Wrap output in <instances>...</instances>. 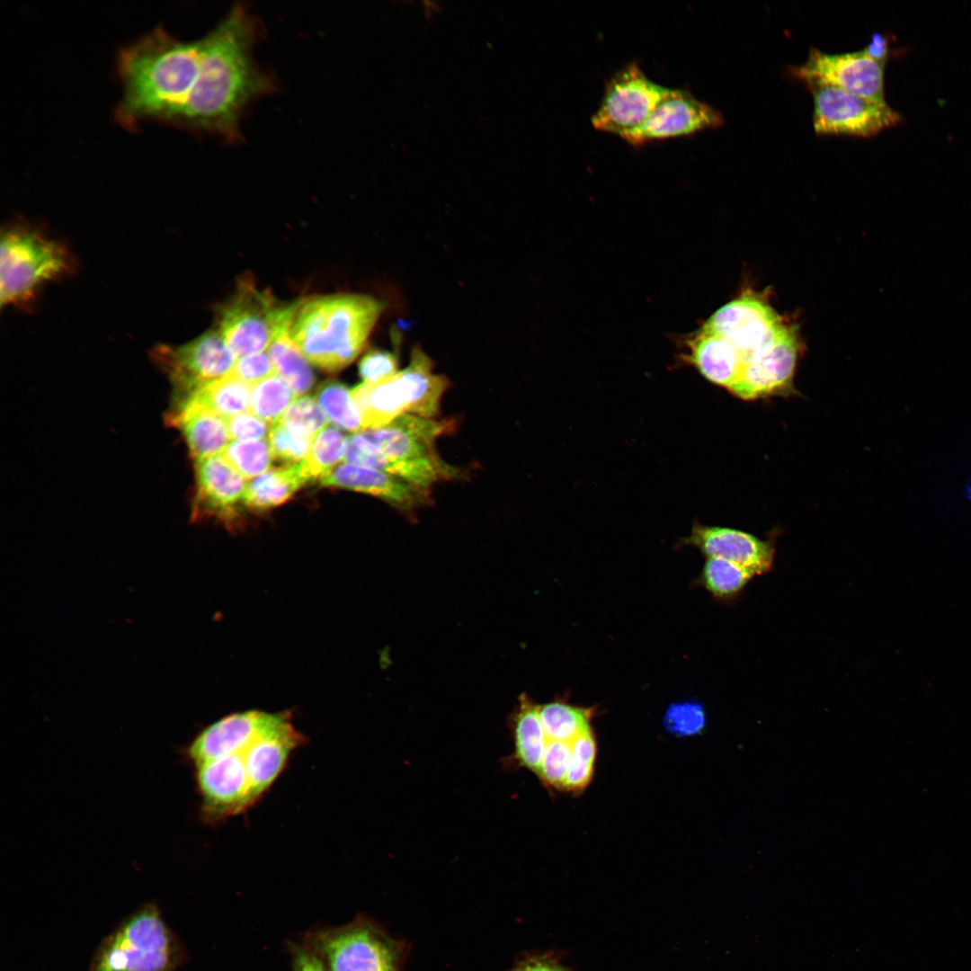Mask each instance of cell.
Wrapping results in <instances>:
<instances>
[{
  "label": "cell",
  "mask_w": 971,
  "mask_h": 971,
  "mask_svg": "<svg viewBox=\"0 0 971 971\" xmlns=\"http://www.w3.org/2000/svg\"><path fill=\"white\" fill-rule=\"evenodd\" d=\"M258 19L236 4L202 40L200 77L179 128L215 134L234 143L240 121L255 100L275 91L272 77L257 63Z\"/></svg>",
  "instance_id": "obj_1"
},
{
  "label": "cell",
  "mask_w": 971,
  "mask_h": 971,
  "mask_svg": "<svg viewBox=\"0 0 971 971\" xmlns=\"http://www.w3.org/2000/svg\"><path fill=\"white\" fill-rule=\"evenodd\" d=\"M201 59V38L183 41L160 26L129 44L118 64L127 119L179 127L198 85Z\"/></svg>",
  "instance_id": "obj_2"
},
{
  "label": "cell",
  "mask_w": 971,
  "mask_h": 971,
  "mask_svg": "<svg viewBox=\"0 0 971 971\" xmlns=\"http://www.w3.org/2000/svg\"><path fill=\"white\" fill-rule=\"evenodd\" d=\"M453 420L405 414L385 426L347 437L346 463L375 468L431 489L435 483L462 478L461 469L442 459L436 440L452 432Z\"/></svg>",
  "instance_id": "obj_3"
},
{
  "label": "cell",
  "mask_w": 971,
  "mask_h": 971,
  "mask_svg": "<svg viewBox=\"0 0 971 971\" xmlns=\"http://www.w3.org/2000/svg\"><path fill=\"white\" fill-rule=\"evenodd\" d=\"M383 309V302L369 295L307 298L298 301L290 334L311 364L339 371L363 351Z\"/></svg>",
  "instance_id": "obj_4"
},
{
  "label": "cell",
  "mask_w": 971,
  "mask_h": 971,
  "mask_svg": "<svg viewBox=\"0 0 971 971\" xmlns=\"http://www.w3.org/2000/svg\"><path fill=\"white\" fill-rule=\"evenodd\" d=\"M186 950L163 918L148 903L128 915L96 949L88 971H175Z\"/></svg>",
  "instance_id": "obj_5"
},
{
  "label": "cell",
  "mask_w": 971,
  "mask_h": 971,
  "mask_svg": "<svg viewBox=\"0 0 971 971\" xmlns=\"http://www.w3.org/2000/svg\"><path fill=\"white\" fill-rule=\"evenodd\" d=\"M432 368V360L414 346L404 370L379 382H363L352 388L364 430L380 428L405 414L435 419L449 380L433 373Z\"/></svg>",
  "instance_id": "obj_6"
},
{
  "label": "cell",
  "mask_w": 971,
  "mask_h": 971,
  "mask_svg": "<svg viewBox=\"0 0 971 971\" xmlns=\"http://www.w3.org/2000/svg\"><path fill=\"white\" fill-rule=\"evenodd\" d=\"M64 246L41 233L14 227L3 230L0 247V302H28L37 290L70 269Z\"/></svg>",
  "instance_id": "obj_7"
},
{
  "label": "cell",
  "mask_w": 971,
  "mask_h": 971,
  "mask_svg": "<svg viewBox=\"0 0 971 971\" xmlns=\"http://www.w3.org/2000/svg\"><path fill=\"white\" fill-rule=\"evenodd\" d=\"M301 940L330 971H399L405 948L365 916L336 927L307 931Z\"/></svg>",
  "instance_id": "obj_8"
},
{
  "label": "cell",
  "mask_w": 971,
  "mask_h": 971,
  "mask_svg": "<svg viewBox=\"0 0 971 971\" xmlns=\"http://www.w3.org/2000/svg\"><path fill=\"white\" fill-rule=\"evenodd\" d=\"M298 304H282L268 290L244 279L220 309L217 329L236 359L263 352L290 327Z\"/></svg>",
  "instance_id": "obj_9"
},
{
  "label": "cell",
  "mask_w": 971,
  "mask_h": 971,
  "mask_svg": "<svg viewBox=\"0 0 971 971\" xmlns=\"http://www.w3.org/2000/svg\"><path fill=\"white\" fill-rule=\"evenodd\" d=\"M805 84L813 97V125L818 135L869 138L902 120L887 103H877L816 81Z\"/></svg>",
  "instance_id": "obj_10"
},
{
  "label": "cell",
  "mask_w": 971,
  "mask_h": 971,
  "mask_svg": "<svg viewBox=\"0 0 971 971\" xmlns=\"http://www.w3.org/2000/svg\"><path fill=\"white\" fill-rule=\"evenodd\" d=\"M670 90L650 79L636 62H630L606 82L591 118L592 125L596 130L620 137L641 125Z\"/></svg>",
  "instance_id": "obj_11"
},
{
  "label": "cell",
  "mask_w": 971,
  "mask_h": 971,
  "mask_svg": "<svg viewBox=\"0 0 971 971\" xmlns=\"http://www.w3.org/2000/svg\"><path fill=\"white\" fill-rule=\"evenodd\" d=\"M152 355L173 383L175 402L229 374L237 360L218 329L180 346L157 345Z\"/></svg>",
  "instance_id": "obj_12"
},
{
  "label": "cell",
  "mask_w": 971,
  "mask_h": 971,
  "mask_svg": "<svg viewBox=\"0 0 971 971\" xmlns=\"http://www.w3.org/2000/svg\"><path fill=\"white\" fill-rule=\"evenodd\" d=\"M787 325L762 295L746 291L719 307L701 328L729 342L744 364L768 348Z\"/></svg>",
  "instance_id": "obj_13"
},
{
  "label": "cell",
  "mask_w": 971,
  "mask_h": 971,
  "mask_svg": "<svg viewBox=\"0 0 971 971\" xmlns=\"http://www.w3.org/2000/svg\"><path fill=\"white\" fill-rule=\"evenodd\" d=\"M790 70L804 82L816 81L831 85L877 103H886L884 92L885 65L868 57L862 49L829 54L811 48L806 61Z\"/></svg>",
  "instance_id": "obj_14"
},
{
  "label": "cell",
  "mask_w": 971,
  "mask_h": 971,
  "mask_svg": "<svg viewBox=\"0 0 971 971\" xmlns=\"http://www.w3.org/2000/svg\"><path fill=\"white\" fill-rule=\"evenodd\" d=\"M725 122L722 113L693 94L680 88H671L646 120L619 138L631 146L674 138L688 137L715 129Z\"/></svg>",
  "instance_id": "obj_15"
},
{
  "label": "cell",
  "mask_w": 971,
  "mask_h": 971,
  "mask_svg": "<svg viewBox=\"0 0 971 971\" xmlns=\"http://www.w3.org/2000/svg\"><path fill=\"white\" fill-rule=\"evenodd\" d=\"M799 350L797 331L788 325L768 348L744 364L730 392L744 400L792 395Z\"/></svg>",
  "instance_id": "obj_16"
},
{
  "label": "cell",
  "mask_w": 971,
  "mask_h": 971,
  "mask_svg": "<svg viewBox=\"0 0 971 971\" xmlns=\"http://www.w3.org/2000/svg\"><path fill=\"white\" fill-rule=\"evenodd\" d=\"M195 768L201 812L206 819L219 820L236 815L256 801L241 753L216 757Z\"/></svg>",
  "instance_id": "obj_17"
},
{
  "label": "cell",
  "mask_w": 971,
  "mask_h": 971,
  "mask_svg": "<svg viewBox=\"0 0 971 971\" xmlns=\"http://www.w3.org/2000/svg\"><path fill=\"white\" fill-rule=\"evenodd\" d=\"M194 518H215L229 529L240 521L237 504L247 485L220 454L195 461Z\"/></svg>",
  "instance_id": "obj_18"
},
{
  "label": "cell",
  "mask_w": 971,
  "mask_h": 971,
  "mask_svg": "<svg viewBox=\"0 0 971 971\" xmlns=\"http://www.w3.org/2000/svg\"><path fill=\"white\" fill-rule=\"evenodd\" d=\"M304 741L288 713H270L258 735L241 752L255 800L272 786L291 752Z\"/></svg>",
  "instance_id": "obj_19"
},
{
  "label": "cell",
  "mask_w": 971,
  "mask_h": 971,
  "mask_svg": "<svg viewBox=\"0 0 971 971\" xmlns=\"http://www.w3.org/2000/svg\"><path fill=\"white\" fill-rule=\"evenodd\" d=\"M319 481L322 486L344 488L379 497L409 515L431 503V489L375 468L346 462L325 473Z\"/></svg>",
  "instance_id": "obj_20"
},
{
  "label": "cell",
  "mask_w": 971,
  "mask_h": 971,
  "mask_svg": "<svg viewBox=\"0 0 971 971\" xmlns=\"http://www.w3.org/2000/svg\"><path fill=\"white\" fill-rule=\"evenodd\" d=\"M684 542L699 548L707 557L733 562L753 576L765 575L773 567L774 540H763L740 530L697 523Z\"/></svg>",
  "instance_id": "obj_21"
},
{
  "label": "cell",
  "mask_w": 971,
  "mask_h": 971,
  "mask_svg": "<svg viewBox=\"0 0 971 971\" xmlns=\"http://www.w3.org/2000/svg\"><path fill=\"white\" fill-rule=\"evenodd\" d=\"M269 716L270 712L247 710L212 723L189 744V760L197 766L216 757L243 752L258 735Z\"/></svg>",
  "instance_id": "obj_22"
},
{
  "label": "cell",
  "mask_w": 971,
  "mask_h": 971,
  "mask_svg": "<svg viewBox=\"0 0 971 971\" xmlns=\"http://www.w3.org/2000/svg\"><path fill=\"white\" fill-rule=\"evenodd\" d=\"M168 419L183 433L195 461L219 455L229 444L227 419L202 406L174 404Z\"/></svg>",
  "instance_id": "obj_23"
},
{
  "label": "cell",
  "mask_w": 971,
  "mask_h": 971,
  "mask_svg": "<svg viewBox=\"0 0 971 971\" xmlns=\"http://www.w3.org/2000/svg\"><path fill=\"white\" fill-rule=\"evenodd\" d=\"M687 361L708 381L727 390L739 378L744 361L722 336L700 329L687 343Z\"/></svg>",
  "instance_id": "obj_24"
},
{
  "label": "cell",
  "mask_w": 971,
  "mask_h": 971,
  "mask_svg": "<svg viewBox=\"0 0 971 971\" xmlns=\"http://www.w3.org/2000/svg\"><path fill=\"white\" fill-rule=\"evenodd\" d=\"M311 481L302 461L269 468L247 485L243 503L252 511H267L287 502Z\"/></svg>",
  "instance_id": "obj_25"
},
{
  "label": "cell",
  "mask_w": 971,
  "mask_h": 971,
  "mask_svg": "<svg viewBox=\"0 0 971 971\" xmlns=\"http://www.w3.org/2000/svg\"><path fill=\"white\" fill-rule=\"evenodd\" d=\"M512 730L514 746L510 757L512 764L537 774L548 739L539 718V705L526 692L518 698Z\"/></svg>",
  "instance_id": "obj_26"
},
{
  "label": "cell",
  "mask_w": 971,
  "mask_h": 971,
  "mask_svg": "<svg viewBox=\"0 0 971 971\" xmlns=\"http://www.w3.org/2000/svg\"><path fill=\"white\" fill-rule=\"evenodd\" d=\"M252 386L231 372L199 388L175 404L189 402L229 419L236 414L250 413Z\"/></svg>",
  "instance_id": "obj_27"
},
{
  "label": "cell",
  "mask_w": 971,
  "mask_h": 971,
  "mask_svg": "<svg viewBox=\"0 0 971 971\" xmlns=\"http://www.w3.org/2000/svg\"><path fill=\"white\" fill-rule=\"evenodd\" d=\"M596 708H583L557 699L539 705V715L548 740L571 743L592 729Z\"/></svg>",
  "instance_id": "obj_28"
},
{
  "label": "cell",
  "mask_w": 971,
  "mask_h": 971,
  "mask_svg": "<svg viewBox=\"0 0 971 971\" xmlns=\"http://www.w3.org/2000/svg\"><path fill=\"white\" fill-rule=\"evenodd\" d=\"M276 374L292 389L296 396L306 393L314 384L315 376L308 361L290 334V328L281 333L269 346Z\"/></svg>",
  "instance_id": "obj_29"
},
{
  "label": "cell",
  "mask_w": 971,
  "mask_h": 971,
  "mask_svg": "<svg viewBox=\"0 0 971 971\" xmlns=\"http://www.w3.org/2000/svg\"><path fill=\"white\" fill-rule=\"evenodd\" d=\"M753 575L740 566L717 557H707L698 579L715 599L733 602L741 596Z\"/></svg>",
  "instance_id": "obj_30"
},
{
  "label": "cell",
  "mask_w": 971,
  "mask_h": 971,
  "mask_svg": "<svg viewBox=\"0 0 971 971\" xmlns=\"http://www.w3.org/2000/svg\"><path fill=\"white\" fill-rule=\"evenodd\" d=\"M316 398L327 419L336 427L353 433L364 431L352 389L344 384L336 380L323 383L318 388Z\"/></svg>",
  "instance_id": "obj_31"
},
{
  "label": "cell",
  "mask_w": 971,
  "mask_h": 971,
  "mask_svg": "<svg viewBox=\"0 0 971 971\" xmlns=\"http://www.w3.org/2000/svg\"><path fill=\"white\" fill-rule=\"evenodd\" d=\"M296 396L290 386L274 374L253 387L250 413L264 422L275 423Z\"/></svg>",
  "instance_id": "obj_32"
},
{
  "label": "cell",
  "mask_w": 971,
  "mask_h": 971,
  "mask_svg": "<svg viewBox=\"0 0 971 971\" xmlns=\"http://www.w3.org/2000/svg\"><path fill=\"white\" fill-rule=\"evenodd\" d=\"M346 440L334 426H325L315 436L310 452L302 461L312 481L320 478L344 459Z\"/></svg>",
  "instance_id": "obj_33"
},
{
  "label": "cell",
  "mask_w": 971,
  "mask_h": 971,
  "mask_svg": "<svg viewBox=\"0 0 971 971\" xmlns=\"http://www.w3.org/2000/svg\"><path fill=\"white\" fill-rule=\"evenodd\" d=\"M570 744L571 756L563 790L575 795L582 793L592 779L597 744L592 729L582 734Z\"/></svg>",
  "instance_id": "obj_34"
},
{
  "label": "cell",
  "mask_w": 971,
  "mask_h": 971,
  "mask_svg": "<svg viewBox=\"0 0 971 971\" xmlns=\"http://www.w3.org/2000/svg\"><path fill=\"white\" fill-rule=\"evenodd\" d=\"M243 477H258L270 468L272 458L266 440L236 441L220 454Z\"/></svg>",
  "instance_id": "obj_35"
},
{
  "label": "cell",
  "mask_w": 971,
  "mask_h": 971,
  "mask_svg": "<svg viewBox=\"0 0 971 971\" xmlns=\"http://www.w3.org/2000/svg\"><path fill=\"white\" fill-rule=\"evenodd\" d=\"M280 421L293 432L307 437H315L328 423L318 402L309 396L294 400Z\"/></svg>",
  "instance_id": "obj_36"
},
{
  "label": "cell",
  "mask_w": 971,
  "mask_h": 971,
  "mask_svg": "<svg viewBox=\"0 0 971 971\" xmlns=\"http://www.w3.org/2000/svg\"><path fill=\"white\" fill-rule=\"evenodd\" d=\"M314 438L293 432L281 421L272 423L269 432L272 458L286 464L301 462L308 456Z\"/></svg>",
  "instance_id": "obj_37"
},
{
  "label": "cell",
  "mask_w": 971,
  "mask_h": 971,
  "mask_svg": "<svg viewBox=\"0 0 971 971\" xmlns=\"http://www.w3.org/2000/svg\"><path fill=\"white\" fill-rule=\"evenodd\" d=\"M571 756V744L548 740L536 774L548 788L563 790Z\"/></svg>",
  "instance_id": "obj_38"
},
{
  "label": "cell",
  "mask_w": 971,
  "mask_h": 971,
  "mask_svg": "<svg viewBox=\"0 0 971 971\" xmlns=\"http://www.w3.org/2000/svg\"><path fill=\"white\" fill-rule=\"evenodd\" d=\"M704 707L697 701L673 704L667 709L664 724L671 734L690 736L699 734L706 726Z\"/></svg>",
  "instance_id": "obj_39"
},
{
  "label": "cell",
  "mask_w": 971,
  "mask_h": 971,
  "mask_svg": "<svg viewBox=\"0 0 971 971\" xmlns=\"http://www.w3.org/2000/svg\"><path fill=\"white\" fill-rule=\"evenodd\" d=\"M398 371V361L394 353L379 350L368 352L359 363L360 376L365 383H377Z\"/></svg>",
  "instance_id": "obj_40"
},
{
  "label": "cell",
  "mask_w": 971,
  "mask_h": 971,
  "mask_svg": "<svg viewBox=\"0 0 971 971\" xmlns=\"http://www.w3.org/2000/svg\"><path fill=\"white\" fill-rule=\"evenodd\" d=\"M231 373L254 386L276 374V371L268 352H263L237 359Z\"/></svg>",
  "instance_id": "obj_41"
},
{
  "label": "cell",
  "mask_w": 971,
  "mask_h": 971,
  "mask_svg": "<svg viewBox=\"0 0 971 971\" xmlns=\"http://www.w3.org/2000/svg\"><path fill=\"white\" fill-rule=\"evenodd\" d=\"M230 439L236 441L264 440L270 429L264 421L252 413L236 414L227 420Z\"/></svg>",
  "instance_id": "obj_42"
},
{
  "label": "cell",
  "mask_w": 971,
  "mask_h": 971,
  "mask_svg": "<svg viewBox=\"0 0 971 971\" xmlns=\"http://www.w3.org/2000/svg\"><path fill=\"white\" fill-rule=\"evenodd\" d=\"M291 971H330L320 956L302 940L287 944Z\"/></svg>",
  "instance_id": "obj_43"
},
{
  "label": "cell",
  "mask_w": 971,
  "mask_h": 971,
  "mask_svg": "<svg viewBox=\"0 0 971 971\" xmlns=\"http://www.w3.org/2000/svg\"><path fill=\"white\" fill-rule=\"evenodd\" d=\"M512 971H572L555 953L532 955L520 961Z\"/></svg>",
  "instance_id": "obj_44"
},
{
  "label": "cell",
  "mask_w": 971,
  "mask_h": 971,
  "mask_svg": "<svg viewBox=\"0 0 971 971\" xmlns=\"http://www.w3.org/2000/svg\"><path fill=\"white\" fill-rule=\"evenodd\" d=\"M862 51L870 58L886 66L889 52L887 38L884 34L874 32Z\"/></svg>",
  "instance_id": "obj_45"
},
{
  "label": "cell",
  "mask_w": 971,
  "mask_h": 971,
  "mask_svg": "<svg viewBox=\"0 0 971 971\" xmlns=\"http://www.w3.org/2000/svg\"><path fill=\"white\" fill-rule=\"evenodd\" d=\"M424 18L432 19L441 12L442 5L438 1H423L421 3Z\"/></svg>",
  "instance_id": "obj_46"
}]
</instances>
